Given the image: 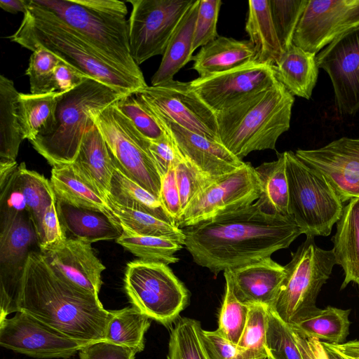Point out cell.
<instances>
[{"mask_svg":"<svg viewBox=\"0 0 359 359\" xmlns=\"http://www.w3.org/2000/svg\"><path fill=\"white\" fill-rule=\"evenodd\" d=\"M159 200L164 210L176 225L182 213V208L174 166L161 177Z\"/></svg>","mask_w":359,"mask_h":359,"instance_id":"51","label":"cell"},{"mask_svg":"<svg viewBox=\"0 0 359 359\" xmlns=\"http://www.w3.org/2000/svg\"><path fill=\"white\" fill-rule=\"evenodd\" d=\"M255 170L262 188L256 201L258 205L266 212L290 217L285 153H278L276 160L263 163Z\"/></svg>","mask_w":359,"mask_h":359,"instance_id":"33","label":"cell"},{"mask_svg":"<svg viewBox=\"0 0 359 359\" xmlns=\"http://www.w3.org/2000/svg\"><path fill=\"white\" fill-rule=\"evenodd\" d=\"M199 0L187 9L173 32L161 64L151 77V86H158L171 80L193 57V38L198 14Z\"/></svg>","mask_w":359,"mask_h":359,"instance_id":"27","label":"cell"},{"mask_svg":"<svg viewBox=\"0 0 359 359\" xmlns=\"http://www.w3.org/2000/svg\"><path fill=\"white\" fill-rule=\"evenodd\" d=\"M29 0H10L0 1V7L5 11L11 13H25Z\"/></svg>","mask_w":359,"mask_h":359,"instance_id":"57","label":"cell"},{"mask_svg":"<svg viewBox=\"0 0 359 359\" xmlns=\"http://www.w3.org/2000/svg\"><path fill=\"white\" fill-rule=\"evenodd\" d=\"M237 299L248 305L272 309L285 277L284 266L268 257L236 269L225 270Z\"/></svg>","mask_w":359,"mask_h":359,"instance_id":"22","label":"cell"},{"mask_svg":"<svg viewBox=\"0 0 359 359\" xmlns=\"http://www.w3.org/2000/svg\"><path fill=\"white\" fill-rule=\"evenodd\" d=\"M106 201L123 230L140 236L169 239L184 245L185 235L182 229L174 224L123 207L109 196L106 197Z\"/></svg>","mask_w":359,"mask_h":359,"instance_id":"36","label":"cell"},{"mask_svg":"<svg viewBox=\"0 0 359 359\" xmlns=\"http://www.w3.org/2000/svg\"><path fill=\"white\" fill-rule=\"evenodd\" d=\"M91 117L104 140L116 167L159 198L161 177L149 151V140L112 104Z\"/></svg>","mask_w":359,"mask_h":359,"instance_id":"9","label":"cell"},{"mask_svg":"<svg viewBox=\"0 0 359 359\" xmlns=\"http://www.w3.org/2000/svg\"><path fill=\"white\" fill-rule=\"evenodd\" d=\"M316 57L292 45L273 66L276 80L293 96L309 100L318 75Z\"/></svg>","mask_w":359,"mask_h":359,"instance_id":"28","label":"cell"},{"mask_svg":"<svg viewBox=\"0 0 359 359\" xmlns=\"http://www.w3.org/2000/svg\"><path fill=\"white\" fill-rule=\"evenodd\" d=\"M124 288L138 310L165 326L185 308L189 292L165 264L142 259L128 262Z\"/></svg>","mask_w":359,"mask_h":359,"instance_id":"10","label":"cell"},{"mask_svg":"<svg viewBox=\"0 0 359 359\" xmlns=\"http://www.w3.org/2000/svg\"><path fill=\"white\" fill-rule=\"evenodd\" d=\"M83 36L112 65L146 82L131 57L128 9L117 0H33Z\"/></svg>","mask_w":359,"mask_h":359,"instance_id":"5","label":"cell"},{"mask_svg":"<svg viewBox=\"0 0 359 359\" xmlns=\"http://www.w3.org/2000/svg\"><path fill=\"white\" fill-rule=\"evenodd\" d=\"M285 153L290 216L306 236H329L342 214V201L323 175L294 152Z\"/></svg>","mask_w":359,"mask_h":359,"instance_id":"8","label":"cell"},{"mask_svg":"<svg viewBox=\"0 0 359 359\" xmlns=\"http://www.w3.org/2000/svg\"><path fill=\"white\" fill-rule=\"evenodd\" d=\"M256 52V62L273 66L283 50L272 20L269 0H250L245 27Z\"/></svg>","mask_w":359,"mask_h":359,"instance_id":"30","label":"cell"},{"mask_svg":"<svg viewBox=\"0 0 359 359\" xmlns=\"http://www.w3.org/2000/svg\"><path fill=\"white\" fill-rule=\"evenodd\" d=\"M248 322L236 344L234 359H268L266 329L268 307L251 305Z\"/></svg>","mask_w":359,"mask_h":359,"instance_id":"41","label":"cell"},{"mask_svg":"<svg viewBox=\"0 0 359 359\" xmlns=\"http://www.w3.org/2000/svg\"><path fill=\"white\" fill-rule=\"evenodd\" d=\"M135 355L132 349L106 340L89 344L79 351L80 359H135Z\"/></svg>","mask_w":359,"mask_h":359,"instance_id":"52","label":"cell"},{"mask_svg":"<svg viewBox=\"0 0 359 359\" xmlns=\"http://www.w3.org/2000/svg\"><path fill=\"white\" fill-rule=\"evenodd\" d=\"M89 344L72 339L23 311L0 320V345L32 358L67 359Z\"/></svg>","mask_w":359,"mask_h":359,"instance_id":"15","label":"cell"},{"mask_svg":"<svg viewBox=\"0 0 359 359\" xmlns=\"http://www.w3.org/2000/svg\"><path fill=\"white\" fill-rule=\"evenodd\" d=\"M296 156L325 178L342 203L359 198V137H342Z\"/></svg>","mask_w":359,"mask_h":359,"instance_id":"19","label":"cell"},{"mask_svg":"<svg viewBox=\"0 0 359 359\" xmlns=\"http://www.w3.org/2000/svg\"><path fill=\"white\" fill-rule=\"evenodd\" d=\"M149 110L170 136L180 153L205 174L219 177L237 170L245 163L222 143L191 132Z\"/></svg>","mask_w":359,"mask_h":359,"instance_id":"20","label":"cell"},{"mask_svg":"<svg viewBox=\"0 0 359 359\" xmlns=\"http://www.w3.org/2000/svg\"><path fill=\"white\" fill-rule=\"evenodd\" d=\"M39 248L27 211L0 207V320L18 312L21 278L29 254Z\"/></svg>","mask_w":359,"mask_h":359,"instance_id":"11","label":"cell"},{"mask_svg":"<svg viewBox=\"0 0 359 359\" xmlns=\"http://www.w3.org/2000/svg\"><path fill=\"white\" fill-rule=\"evenodd\" d=\"M350 309L328 306L318 309L304 319L290 325L302 337L316 338L333 344L344 343L349 332Z\"/></svg>","mask_w":359,"mask_h":359,"instance_id":"34","label":"cell"},{"mask_svg":"<svg viewBox=\"0 0 359 359\" xmlns=\"http://www.w3.org/2000/svg\"><path fill=\"white\" fill-rule=\"evenodd\" d=\"M330 76L336 105L344 114L359 111V26L339 36L316 57Z\"/></svg>","mask_w":359,"mask_h":359,"instance_id":"18","label":"cell"},{"mask_svg":"<svg viewBox=\"0 0 359 359\" xmlns=\"http://www.w3.org/2000/svg\"><path fill=\"white\" fill-rule=\"evenodd\" d=\"M72 165L83 179L106 198L116 167L95 123L87 128L77 156Z\"/></svg>","mask_w":359,"mask_h":359,"instance_id":"24","label":"cell"},{"mask_svg":"<svg viewBox=\"0 0 359 359\" xmlns=\"http://www.w3.org/2000/svg\"><path fill=\"white\" fill-rule=\"evenodd\" d=\"M87 79L90 78L60 60L54 72L53 92L61 94L69 92Z\"/></svg>","mask_w":359,"mask_h":359,"instance_id":"53","label":"cell"},{"mask_svg":"<svg viewBox=\"0 0 359 359\" xmlns=\"http://www.w3.org/2000/svg\"><path fill=\"white\" fill-rule=\"evenodd\" d=\"M222 4L220 0H199L194 32L193 52L219 36L217 24Z\"/></svg>","mask_w":359,"mask_h":359,"instance_id":"48","label":"cell"},{"mask_svg":"<svg viewBox=\"0 0 359 359\" xmlns=\"http://www.w3.org/2000/svg\"><path fill=\"white\" fill-rule=\"evenodd\" d=\"M50 182L56 198L77 208L100 210L118 222L106 198L72 164L53 167Z\"/></svg>","mask_w":359,"mask_h":359,"instance_id":"29","label":"cell"},{"mask_svg":"<svg viewBox=\"0 0 359 359\" xmlns=\"http://www.w3.org/2000/svg\"><path fill=\"white\" fill-rule=\"evenodd\" d=\"M333 345L348 359H359V339Z\"/></svg>","mask_w":359,"mask_h":359,"instance_id":"56","label":"cell"},{"mask_svg":"<svg viewBox=\"0 0 359 359\" xmlns=\"http://www.w3.org/2000/svg\"><path fill=\"white\" fill-rule=\"evenodd\" d=\"M116 241L140 259L167 265L179 261L175 254L182 248V245L169 239L140 236L126 230H123Z\"/></svg>","mask_w":359,"mask_h":359,"instance_id":"40","label":"cell"},{"mask_svg":"<svg viewBox=\"0 0 359 359\" xmlns=\"http://www.w3.org/2000/svg\"><path fill=\"white\" fill-rule=\"evenodd\" d=\"M150 325L151 319L133 306L109 311L105 340L137 353L144 348V334Z\"/></svg>","mask_w":359,"mask_h":359,"instance_id":"35","label":"cell"},{"mask_svg":"<svg viewBox=\"0 0 359 359\" xmlns=\"http://www.w3.org/2000/svg\"><path fill=\"white\" fill-rule=\"evenodd\" d=\"M202 337L212 359H234L236 344L224 337L217 329L214 331L202 330Z\"/></svg>","mask_w":359,"mask_h":359,"instance_id":"54","label":"cell"},{"mask_svg":"<svg viewBox=\"0 0 359 359\" xmlns=\"http://www.w3.org/2000/svg\"><path fill=\"white\" fill-rule=\"evenodd\" d=\"M18 312L23 311L76 340H105L109 311L98 296L53 269L40 251L32 252L21 278Z\"/></svg>","mask_w":359,"mask_h":359,"instance_id":"2","label":"cell"},{"mask_svg":"<svg viewBox=\"0 0 359 359\" xmlns=\"http://www.w3.org/2000/svg\"><path fill=\"white\" fill-rule=\"evenodd\" d=\"M277 81L273 66L253 61L235 69L190 81L201 99L215 113L263 91Z\"/></svg>","mask_w":359,"mask_h":359,"instance_id":"17","label":"cell"},{"mask_svg":"<svg viewBox=\"0 0 359 359\" xmlns=\"http://www.w3.org/2000/svg\"><path fill=\"white\" fill-rule=\"evenodd\" d=\"M266 346L271 359H303L294 331L270 308L267 311Z\"/></svg>","mask_w":359,"mask_h":359,"instance_id":"43","label":"cell"},{"mask_svg":"<svg viewBox=\"0 0 359 359\" xmlns=\"http://www.w3.org/2000/svg\"><path fill=\"white\" fill-rule=\"evenodd\" d=\"M182 229L194 262L215 275L271 257L303 234L291 217L266 212L256 202Z\"/></svg>","mask_w":359,"mask_h":359,"instance_id":"1","label":"cell"},{"mask_svg":"<svg viewBox=\"0 0 359 359\" xmlns=\"http://www.w3.org/2000/svg\"><path fill=\"white\" fill-rule=\"evenodd\" d=\"M11 178L22 196L36 232L45 210L56 199L50 182L36 171L28 170L25 163L18 165Z\"/></svg>","mask_w":359,"mask_h":359,"instance_id":"37","label":"cell"},{"mask_svg":"<svg viewBox=\"0 0 359 359\" xmlns=\"http://www.w3.org/2000/svg\"><path fill=\"white\" fill-rule=\"evenodd\" d=\"M107 196L123 207L174 224L158 198L128 178L117 168L114 172L109 192Z\"/></svg>","mask_w":359,"mask_h":359,"instance_id":"38","label":"cell"},{"mask_svg":"<svg viewBox=\"0 0 359 359\" xmlns=\"http://www.w3.org/2000/svg\"><path fill=\"white\" fill-rule=\"evenodd\" d=\"M36 235L41 252L53 250L67 240L59 220L56 199L45 210L36 230Z\"/></svg>","mask_w":359,"mask_h":359,"instance_id":"49","label":"cell"},{"mask_svg":"<svg viewBox=\"0 0 359 359\" xmlns=\"http://www.w3.org/2000/svg\"><path fill=\"white\" fill-rule=\"evenodd\" d=\"M123 96L99 81L86 79L60 96L53 130L30 143L52 167L73 163L87 128L94 124L91 114Z\"/></svg>","mask_w":359,"mask_h":359,"instance_id":"6","label":"cell"},{"mask_svg":"<svg viewBox=\"0 0 359 359\" xmlns=\"http://www.w3.org/2000/svg\"><path fill=\"white\" fill-rule=\"evenodd\" d=\"M20 93L13 81L0 76V164H15L20 145L25 140L18 114Z\"/></svg>","mask_w":359,"mask_h":359,"instance_id":"32","label":"cell"},{"mask_svg":"<svg viewBox=\"0 0 359 359\" xmlns=\"http://www.w3.org/2000/svg\"><path fill=\"white\" fill-rule=\"evenodd\" d=\"M332 241L336 264L344 272L341 290L351 282L359 285V198H352L344 206Z\"/></svg>","mask_w":359,"mask_h":359,"instance_id":"26","label":"cell"},{"mask_svg":"<svg viewBox=\"0 0 359 359\" xmlns=\"http://www.w3.org/2000/svg\"><path fill=\"white\" fill-rule=\"evenodd\" d=\"M60 60L56 55L43 48L38 47L32 51L25 71L29 79L30 93H54V72Z\"/></svg>","mask_w":359,"mask_h":359,"instance_id":"46","label":"cell"},{"mask_svg":"<svg viewBox=\"0 0 359 359\" xmlns=\"http://www.w3.org/2000/svg\"><path fill=\"white\" fill-rule=\"evenodd\" d=\"M268 359H271V358H269V357L268 356Z\"/></svg>","mask_w":359,"mask_h":359,"instance_id":"59","label":"cell"},{"mask_svg":"<svg viewBox=\"0 0 359 359\" xmlns=\"http://www.w3.org/2000/svg\"><path fill=\"white\" fill-rule=\"evenodd\" d=\"M335 264L332 250L319 248L313 237L306 236L284 266L285 275L271 309L289 325L316 311L318 295Z\"/></svg>","mask_w":359,"mask_h":359,"instance_id":"7","label":"cell"},{"mask_svg":"<svg viewBox=\"0 0 359 359\" xmlns=\"http://www.w3.org/2000/svg\"><path fill=\"white\" fill-rule=\"evenodd\" d=\"M135 94L151 111L220 142L216 114L196 94L190 81L173 79L158 86H147Z\"/></svg>","mask_w":359,"mask_h":359,"instance_id":"14","label":"cell"},{"mask_svg":"<svg viewBox=\"0 0 359 359\" xmlns=\"http://www.w3.org/2000/svg\"><path fill=\"white\" fill-rule=\"evenodd\" d=\"M359 26V0H308L292 44L316 54Z\"/></svg>","mask_w":359,"mask_h":359,"instance_id":"16","label":"cell"},{"mask_svg":"<svg viewBox=\"0 0 359 359\" xmlns=\"http://www.w3.org/2000/svg\"><path fill=\"white\" fill-rule=\"evenodd\" d=\"M148 147L151 158L162 177L174 166L179 158L180 152L167 133L165 136L161 140H149Z\"/></svg>","mask_w":359,"mask_h":359,"instance_id":"50","label":"cell"},{"mask_svg":"<svg viewBox=\"0 0 359 359\" xmlns=\"http://www.w3.org/2000/svg\"><path fill=\"white\" fill-rule=\"evenodd\" d=\"M191 60L199 77H206L255 61L256 52L250 40L218 36L202 46Z\"/></svg>","mask_w":359,"mask_h":359,"instance_id":"25","label":"cell"},{"mask_svg":"<svg viewBox=\"0 0 359 359\" xmlns=\"http://www.w3.org/2000/svg\"><path fill=\"white\" fill-rule=\"evenodd\" d=\"M261 192L255 168L245 163L201 191L184 210L176 226L182 229L249 206Z\"/></svg>","mask_w":359,"mask_h":359,"instance_id":"13","label":"cell"},{"mask_svg":"<svg viewBox=\"0 0 359 359\" xmlns=\"http://www.w3.org/2000/svg\"><path fill=\"white\" fill-rule=\"evenodd\" d=\"M174 169L182 212L201 191L217 178L203 172L180 153Z\"/></svg>","mask_w":359,"mask_h":359,"instance_id":"47","label":"cell"},{"mask_svg":"<svg viewBox=\"0 0 359 359\" xmlns=\"http://www.w3.org/2000/svg\"><path fill=\"white\" fill-rule=\"evenodd\" d=\"M62 95L56 92L43 94L20 93L18 114L25 140L32 142L53 130Z\"/></svg>","mask_w":359,"mask_h":359,"instance_id":"31","label":"cell"},{"mask_svg":"<svg viewBox=\"0 0 359 359\" xmlns=\"http://www.w3.org/2000/svg\"><path fill=\"white\" fill-rule=\"evenodd\" d=\"M49 265L78 287L98 296L105 266L95 255L91 243L67 239L58 247L41 252Z\"/></svg>","mask_w":359,"mask_h":359,"instance_id":"21","label":"cell"},{"mask_svg":"<svg viewBox=\"0 0 359 359\" xmlns=\"http://www.w3.org/2000/svg\"><path fill=\"white\" fill-rule=\"evenodd\" d=\"M294 96L278 81L269 88L216 114L220 142L242 160L255 151L275 149L290 126Z\"/></svg>","mask_w":359,"mask_h":359,"instance_id":"4","label":"cell"},{"mask_svg":"<svg viewBox=\"0 0 359 359\" xmlns=\"http://www.w3.org/2000/svg\"><path fill=\"white\" fill-rule=\"evenodd\" d=\"M199 321L180 318L171 328L168 359H212L202 337Z\"/></svg>","mask_w":359,"mask_h":359,"instance_id":"39","label":"cell"},{"mask_svg":"<svg viewBox=\"0 0 359 359\" xmlns=\"http://www.w3.org/2000/svg\"><path fill=\"white\" fill-rule=\"evenodd\" d=\"M114 104L149 140L156 141L165 136L163 128L135 93L124 95Z\"/></svg>","mask_w":359,"mask_h":359,"instance_id":"45","label":"cell"},{"mask_svg":"<svg viewBox=\"0 0 359 359\" xmlns=\"http://www.w3.org/2000/svg\"><path fill=\"white\" fill-rule=\"evenodd\" d=\"M15 33L8 39L33 51L43 48L90 79L126 95L148 85L126 74L107 61L79 32L49 10L29 1Z\"/></svg>","mask_w":359,"mask_h":359,"instance_id":"3","label":"cell"},{"mask_svg":"<svg viewBox=\"0 0 359 359\" xmlns=\"http://www.w3.org/2000/svg\"><path fill=\"white\" fill-rule=\"evenodd\" d=\"M294 334L303 359H329L320 340L316 338L306 339L294 332Z\"/></svg>","mask_w":359,"mask_h":359,"instance_id":"55","label":"cell"},{"mask_svg":"<svg viewBox=\"0 0 359 359\" xmlns=\"http://www.w3.org/2000/svg\"><path fill=\"white\" fill-rule=\"evenodd\" d=\"M321 343L327 353L329 359H348L339 351L332 344L324 341H321Z\"/></svg>","mask_w":359,"mask_h":359,"instance_id":"58","label":"cell"},{"mask_svg":"<svg viewBox=\"0 0 359 359\" xmlns=\"http://www.w3.org/2000/svg\"><path fill=\"white\" fill-rule=\"evenodd\" d=\"M56 209L67 239L92 243L116 240L123 233L118 222L100 210L77 208L57 198Z\"/></svg>","mask_w":359,"mask_h":359,"instance_id":"23","label":"cell"},{"mask_svg":"<svg viewBox=\"0 0 359 359\" xmlns=\"http://www.w3.org/2000/svg\"><path fill=\"white\" fill-rule=\"evenodd\" d=\"M224 276L225 293L219 313L217 330L227 339L236 344L247 324L250 306L237 299L229 276L225 272Z\"/></svg>","mask_w":359,"mask_h":359,"instance_id":"42","label":"cell"},{"mask_svg":"<svg viewBox=\"0 0 359 359\" xmlns=\"http://www.w3.org/2000/svg\"><path fill=\"white\" fill-rule=\"evenodd\" d=\"M194 0H128L130 55L137 66L163 55L177 25Z\"/></svg>","mask_w":359,"mask_h":359,"instance_id":"12","label":"cell"},{"mask_svg":"<svg viewBox=\"0 0 359 359\" xmlns=\"http://www.w3.org/2000/svg\"><path fill=\"white\" fill-rule=\"evenodd\" d=\"M308 0H269L273 25L283 53L293 44L294 34Z\"/></svg>","mask_w":359,"mask_h":359,"instance_id":"44","label":"cell"}]
</instances>
